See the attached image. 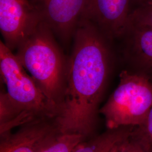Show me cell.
I'll return each instance as SVG.
<instances>
[{
  "instance_id": "6da1fadb",
  "label": "cell",
  "mask_w": 152,
  "mask_h": 152,
  "mask_svg": "<svg viewBox=\"0 0 152 152\" xmlns=\"http://www.w3.org/2000/svg\"><path fill=\"white\" fill-rule=\"evenodd\" d=\"M73 38L64 97L55 119L62 134L86 138L94 130L98 105L111 70L110 41L84 17Z\"/></svg>"
},
{
  "instance_id": "7a4b0ae2",
  "label": "cell",
  "mask_w": 152,
  "mask_h": 152,
  "mask_svg": "<svg viewBox=\"0 0 152 152\" xmlns=\"http://www.w3.org/2000/svg\"><path fill=\"white\" fill-rule=\"evenodd\" d=\"M54 34L42 21L18 46L15 55L59 112L66 90L68 60L57 44Z\"/></svg>"
},
{
  "instance_id": "3957f363",
  "label": "cell",
  "mask_w": 152,
  "mask_h": 152,
  "mask_svg": "<svg viewBox=\"0 0 152 152\" xmlns=\"http://www.w3.org/2000/svg\"><path fill=\"white\" fill-rule=\"evenodd\" d=\"M152 108V82L126 69L121 73L117 87L99 112L108 129H114L143 124Z\"/></svg>"
},
{
  "instance_id": "277c9868",
  "label": "cell",
  "mask_w": 152,
  "mask_h": 152,
  "mask_svg": "<svg viewBox=\"0 0 152 152\" xmlns=\"http://www.w3.org/2000/svg\"><path fill=\"white\" fill-rule=\"evenodd\" d=\"M25 69L16 55L1 41V77L5 83L9 98L24 111L40 117L56 118L58 109L46 97Z\"/></svg>"
},
{
  "instance_id": "5b68a950",
  "label": "cell",
  "mask_w": 152,
  "mask_h": 152,
  "mask_svg": "<svg viewBox=\"0 0 152 152\" xmlns=\"http://www.w3.org/2000/svg\"><path fill=\"white\" fill-rule=\"evenodd\" d=\"M62 134L55 118H37L1 134L0 152H44Z\"/></svg>"
},
{
  "instance_id": "8992f818",
  "label": "cell",
  "mask_w": 152,
  "mask_h": 152,
  "mask_svg": "<svg viewBox=\"0 0 152 152\" xmlns=\"http://www.w3.org/2000/svg\"><path fill=\"white\" fill-rule=\"evenodd\" d=\"M42 21L32 0H0V31L11 50L17 49Z\"/></svg>"
},
{
  "instance_id": "52a82bcc",
  "label": "cell",
  "mask_w": 152,
  "mask_h": 152,
  "mask_svg": "<svg viewBox=\"0 0 152 152\" xmlns=\"http://www.w3.org/2000/svg\"><path fill=\"white\" fill-rule=\"evenodd\" d=\"M42 20L64 42L73 38L87 0H32Z\"/></svg>"
},
{
  "instance_id": "ba28073f",
  "label": "cell",
  "mask_w": 152,
  "mask_h": 152,
  "mask_svg": "<svg viewBox=\"0 0 152 152\" xmlns=\"http://www.w3.org/2000/svg\"><path fill=\"white\" fill-rule=\"evenodd\" d=\"M133 12V0H87L83 17L110 41L120 38Z\"/></svg>"
},
{
  "instance_id": "9c48e42d",
  "label": "cell",
  "mask_w": 152,
  "mask_h": 152,
  "mask_svg": "<svg viewBox=\"0 0 152 152\" xmlns=\"http://www.w3.org/2000/svg\"><path fill=\"white\" fill-rule=\"evenodd\" d=\"M120 38L128 69L152 82V27L129 23Z\"/></svg>"
},
{
  "instance_id": "30bf717a",
  "label": "cell",
  "mask_w": 152,
  "mask_h": 152,
  "mask_svg": "<svg viewBox=\"0 0 152 152\" xmlns=\"http://www.w3.org/2000/svg\"><path fill=\"white\" fill-rule=\"evenodd\" d=\"M134 126H123L108 129L103 134L80 142L73 152H119L130 137Z\"/></svg>"
},
{
  "instance_id": "8fae6325",
  "label": "cell",
  "mask_w": 152,
  "mask_h": 152,
  "mask_svg": "<svg viewBox=\"0 0 152 152\" xmlns=\"http://www.w3.org/2000/svg\"><path fill=\"white\" fill-rule=\"evenodd\" d=\"M131 136L147 151L152 149V108L143 124L134 127Z\"/></svg>"
},
{
  "instance_id": "7c38bea8",
  "label": "cell",
  "mask_w": 152,
  "mask_h": 152,
  "mask_svg": "<svg viewBox=\"0 0 152 152\" xmlns=\"http://www.w3.org/2000/svg\"><path fill=\"white\" fill-rule=\"evenodd\" d=\"M84 139L83 136L78 134H62L44 152H73L76 146Z\"/></svg>"
},
{
  "instance_id": "4fadbf2b",
  "label": "cell",
  "mask_w": 152,
  "mask_h": 152,
  "mask_svg": "<svg viewBox=\"0 0 152 152\" xmlns=\"http://www.w3.org/2000/svg\"><path fill=\"white\" fill-rule=\"evenodd\" d=\"M129 23L152 27V4L134 11L129 18Z\"/></svg>"
},
{
  "instance_id": "5bb4252c",
  "label": "cell",
  "mask_w": 152,
  "mask_h": 152,
  "mask_svg": "<svg viewBox=\"0 0 152 152\" xmlns=\"http://www.w3.org/2000/svg\"><path fill=\"white\" fill-rule=\"evenodd\" d=\"M119 152H148L131 135L130 137L124 142Z\"/></svg>"
},
{
  "instance_id": "9a60e30c",
  "label": "cell",
  "mask_w": 152,
  "mask_h": 152,
  "mask_svg": "<svg viewBox=\"0 0 152 152\" xmlns=\"http://www.w3.org/2000/svg\"><path fill=\"white\" fill-rule=\"evenodd\" d=\"M152 4V0H134V11Z\"/></svg>"
},
{
  "instance_id": "2e32d148",
  "label": "cell",
  "mask_w": 152,
  "mask_h": 152,
  "mask_svg": "<svg viewBox=\"0 0 152 152\" xmlns=\"http://www.w3.org/2000/svg\"><path fill=\"white\" fill-rule=\"evenodd\" d=\"M149 152H152V149L151 150V151H149Z\"/></svg>"
}]
</instances>
